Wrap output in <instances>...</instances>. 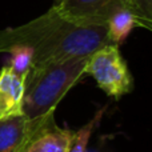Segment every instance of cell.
Returning a JSON list of instances; mask_svg holds the SVG:
<instances>
[{
	"label": "cell",
	"mask_w": 152,
	"mask_h": 152,
	"mask_svg": "<svg viewBox=\"0 0 152 152\" xmlns=\"http://www.w3.org/2000/svg\"><path fill=\"white\" fill-rule=\"evenodd\" d=\"M105 26H76L51 7L42 16L15 28L0 31V52L16 45L32 50L31 67H40L74 58H89L108 44Z\"/></svg>",
	"instance_id": "1"
},
{
	"label": "cell",
	"mask_w": 152,
	"mask_h": 152,
	"mask_svg": "<svg viewBox=\"0 0 152 152\" xmlns=\"http://www.w3.org/2000/svg\"><path fill=\"white\" fill-rule=\"evenodd\" d=\"M88 58H74L40 67H31L24 81L23 112L27 119L53 113L63 96L86 75Z\"/></svg>",
	"instance_id": "2"
},
{
	"label": "cell",
	"mask_w": 152,
	"mask_h": 152,
	"mask_svg": "<svg viewBox=\"0 0 152 152\" xmlns=\"http://www.w3.org/2000/svg\"><path fill=\"white\" fill-rule=\"evenodd\" d=\"M84 72L91 75L97 86L112 97H121L134 88V77L119 50V45H103L88 58Z\"/></svg>",
	"instance_id": "3"
},
{
	"label": "cell",
	"mask_w": 152,
	"mask_h": 152,
	"mask_svg": "<svg viewBox=\"0 0 152 152\" xmlns=\"http://www.w3.org/2000/svg\"><path fill=\"white\" fill-rule=\"evenodd\" d=\"M74 136V131L59 127L50 113L29 120L28 132L16 152H68Z\"/></svg>",
	"instance_id": "4"
},
{
	"label": "cell",
	"mask_w": 152,
	"mask_h": 152,
	"mask_svg": "<svg viewBox=\"0 0 152 152\" xmlns=\"http://www.w3.org/2000/svg\"><path fill=\"white\" fill-rule=\"evenodd\" d=\"M59 15L76 26H105L110 16L124 7L123 0H60L53 4Z\"/></svg>",
	"instance_id": "5"
},
{
	"label": "cell",
	"mask_w": 152,
	"mask_h": 152,
	"mask_svg": "<svg viewBox=\"0 0 152 152\" xmlns=\"http://www.w3.org/2000/svg\"><path fill=\"white\" fill-rule=\"evenodd\" d=\"M24 81L10 66L0 69V120L24 115Z\"/></svg>",
	"instance_id": "6"
},
{
	"label": "cell",
	"mask_w": 152,
	"mask_h": 152,
	"mask_svg": "<svg viewBox=\"0 0 152 152\" xmlns=\"http://www.w3.org/2000/svg\"><path fill=\"white\" fill-rule=\"evenodd\" d=\"M29 128L26 115L0 120V152H16Z\"/></svg>",
	"instance_id": "7"
},
{
	"label": "cell",
	"mask_w": 152,
	"mask_h": 152,
	"mask_svg": "<svg viewBox=\"0 0 152 152\" xmlns=\"http://www.w3.org/2000/svg\"><path fill=\"white\" fill-rule=\"evenodd\" d=\"M107 35L111 44H121L135 27H139L134 13L126 7L116 10L107 20Z\"/></svg>",
	"instance_id": "8"
},
{
	"label": "cell",
	"mask_w": 152,
	"mask_h": 152,
	"mask_svg": "<svg viewBox=\"0 0 152 152\" xmlns=\"http://www.w3.org/2000/svg\"><path fill=\"white\" fill-rule=\"evenodd\" d=\"M11 53V64L10 67L20 77H27L29 68L32 64V50L29 47L16 45L8 50Z\"/></svg>",
	"instance_id": "9"
},
{
	"label": "cell",
	"mask_w": 152,
	"mask_h": 152,
	"mask_svg": "<svg viewBox=\"0 0 152 152\" xmlns=\"http://www.w3.org/2000/svg\"><path fill=\"white\" fill-rule=\"evenodd\" d=\"M124 7L128 8L136 18L139 27L151 31L152 28V0H123Z\"/></svg>",
	"instance_id": "10"
},
{
	"label": "cell",
	"mask_w": 152,
	"mask_h": 152,
	"mask_svg": "<svg viewBox=\"0 0 152 152\" xmlns=\"http://www.w3.org/2000/svg\"><path fill=\"white\" fill-rule=\"evenodd\" d=\"M102 115H103V110H100L92 120H89L86 126L81 127L77 132H75L74 140H72V144H71V147H69L68 152H87L88 140H89V137H91L92 131H94L97 120H100V118H102Z\"/></svg>",
	"instance_id": "11"
},
{
	"label": "cell",
	"mask_w": 152,
	"mask_h": 152,
	"mask_svg": "<svg viewBox=\"0 0 152 152\" xmlns=\"http://www.w3.org/2000/svg\"><path fill=\"white\" fill-rule=\"evenodd\" d=\"M59 1H60V0H53V4H58Z\"/></svg>",
	"instance_id": "12"
}]
</instances>
